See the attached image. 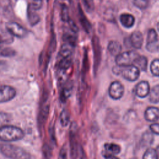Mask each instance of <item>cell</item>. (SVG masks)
<instances>
[{"label": "cell", "instance_id": "obj_1", "mask_svg": "<svg viewBox=\"0 0 159 159\" xmlns=\"http://www.w3.org/2000/svg\"><path fill=\"white\" fill-rule=\"evenodd\" d=\"M24 136L23 130L14 125H4L0 126V140L14 142L22 139Z\"/></svg>", "mask_w": 159, "mask_h": 159}, {"label": "cell", "instance_id": "obj_2", "mask_svg": "<svg viewBox=\"0 0 159 159\" xmlns=\"http://www.w3.org/2000/svg\"><path fill=\"white\" fill-rule=\"evenodd\" d=\"M0 152L11 159H30V154L24 148L11 144L0 145Z\"/></svg>", "mask_w": 159, "mask_h": 159}, {"label": "cell", "instance_id": "obj_3", "mask_svg": "<svg viewBox=\"0 0 159 159\" xmlns=\"http://www.w3.org/2000/svg\"><path fill=\"white\" fill-rule=\"evenodd\" d=\"M113 72L117 75L120 74L125 79L130 81H134L140 76L139 69L134 65L129 66H116L112 69Z\"/></svg>", "mask_w": 159, "mask_h": 159}, {"label": "cell", "instance_id": "obj_4", "mask_svg": "<svg viewBox=\"0 0 159 159\" xmlns=\"http://www.w3.org/2000/svg\"><path fill=\"white\" fill-rule=\"evenodd\" d=\"M139 55L134 50H129L120 53L116 58V63L117 66H124L134 64L135 59Z\"/></svg>", "mask_w": 159, "mask_h": 159}, {"label": "cell", "instance_id": "obj_5", "mask_svg": "<svg viewBox=\"0 0 159 159\" xmlns=\"http://www.w3.org/2000/svg\"><path fill=\"white\" fill-rule=\"evenodd\" d=\"M158 48L159 43L157 32L154 29H150L147 34L146 48L150 52H155L158 50Z\"/></svg>", "mask_w": 159, "mask_h": 159}, {"label": "cell", "instance_id": "obj_6", "mask_svg": "<svg viewBox=\"0 0 159 159\" xmlns=\"http://www.w3.org/2000/svg\"><path fill=\"white\" fill-rule=\"evenodd\" d=\"M7 30L8 32L16 37L23 38L27 34V30L22 27L21 25L15 22H7L6 25Z\"/></svg>", "mask_w": 159, "mask_h": 159}, {"label": "cell", "instance_id": "obj_7", "mask_svg": "<svg viewBox=\"0 0 159 159\" xmlns=\"http://www.w3.org/2000/svg\"><path fill=\"white\" fill-rule=\"evenodd\" d=\"M16 92L14 88L8 85H0V103L7 102L13 99Z\"/></svg>", "mask_w": 159, "mask_h": 159}, {"label": "cell", "instance_id": "obj_8", "mask_svg": "<svg viewBox=\"0 0 159 159\" xmlns=\"http://www.w3.org/2000/svg\"><path fill=\"white\" fill-rule=\"evenodd\" d=\"M124 92L123 85L118 81H113L109 88V96L114 99H120Z\"/></svg>", "mask_w": 159, "mask_h": 159}, {"label": "cell", "instance_id": "obj_9", "mask_svg": "<svg viewBox=\"0 0 159 159\" xmlns=\"http://www.w3.org/2000/svg\"><path fill=\"white\" fill-rule=\"evenodd\" d=\"M93 47L94 49V68L96 71L101 61V47L98 38L94 36L93 38Z\"/></svg>", "mask_w": 159, "mask_h": 159}, {"label": "cell", "instance_id": "obj_10", "mask_svg": "<svg viewBox=\"0 0 159 159\" xmlns=\"http://www.w3.org/2000/svg\"><path fill=\"white\" fill-rule=\"evenodd\" d=\"M145 118L149 122H155L159 119V108L150 106L147 108L144 114Z\"/></svg>", "mask_w": 159, "mask_h": 159}, {"label": "cell", "instance_id": "obj_11", "mask_svg": "<svg viewBox=\"0 0 159 159\" xmlns=\"http://www.w3.org/2000/svg\"><path fill=\"white\" fill-rule=\"evenodd\" d=\"M150 93V85L148 81H142L136 86V94L139 98H145Z\"/></svg>", "mask_w": 159, "mask_h": 159}, {"label": "cell", "instance_id": "obj_12", "mask_svg": "<svg viewBox=\"0 0 159 159\" xmlns=\"http://www.w3.org/2000/svg\"><path fill=\"white\" fill-rule=\"evenodd\" d=\"M130 40L134 48H140L143 43V35L140 31H134L130 35Z\"/></svg>", "mask_w": 159, "mask_h": 159}, {"label": "cell", "instance_id": "obj_13", "mask_svg": "<svg viewBox=\"0 0 159 159\" xmlns=\"http://www.w3.org/2000/svg\"><path fill=\"white\" fill-rule=\"evenodd\" d=\"M120 21L121 24L125 27H131L134 22L135 18L134 17L129 13H124L120 16Z\"/></svg>", "mask_w": 159, "mask_h": 159}, {"label": "cell", "instance_id": "obj_14", "mask_svg": "<svg viewBox=\"0 0 159 159\" xmlns=\"http://www.w3.org/2000/svg\"><path fill=\"white\" fill-rule=\"evenodd\" d=\"M107 49L111 55L117 56L120 53L122 46L119 42L116 40H111L108 43Z\"/></svg>", "mask_w": 159, "mask_h": 159}, {"label": "cell", "instance_id": "obj_15", "mask_svg": "<svg viewBox=\"0 0 159 159\" xmlns=\"http://www.w3.org/2000/svg\"><path fill=\"white\" fill-rule=\"evenodd\" d=\"M134 65L142 71H145L147 68V59L145 56H140L135 59Z\"/></svg>", "mask_w": 159, "mask_h": 159}, {"label": "cell", "instance_id": "obj_16", "mask_svg": "<svg viewBox=\"0 0 159 159\" xmlns=\"http://www.w3.org/2000/svg\"><path fill=\"white\" fill-rule=\"evenodd\" d=\"M149 99L152 103L159 102V84L152 87L150 92Z\"/></svg>", "mask_w": 159, "mask_h": 159}, {"label": "cell", "instance_id": "obj_17", "mask_svg": "<svg viewBox=\"0 0 159 159\" xmlns=\"http://www.w3.org/2000/svg\"><path fill=\"white\" fill-rule=\"evenodd\" d=\"M72 45L68 43H66L61 46L60 54L63 57V58L70 57L72 53Z\"/></svg>", "mask_w": 159, "mask_h": 159}, {"label": "cell", "instance_id": "obj_18", "mask_svg": "<svg viewBox=\"0 0 159 159\" xmlns=\"http://www.w3.org/2000/svg\"><path fill=\"white\" fill-rule=\"evenodd\" d=\"M105 149L107 152L112 154H118L120 152V147L119 145L114 143H107L104 145Z\"/></svg>", "mask_w": 159, "mask_h": 159}, {"label": "cell", "instance_id": "obj_19", "mask_svg": "<svg viewBox=\"0 0 159 159\" xmlns=\"http://www.w3.org/2000/svg\"><path fill=\"white\" fill-rule=\"evenodd\" d=\"M35 11L32 9L31 8H30L28 11L29 20L32 25L36 24L39 21V16L37 13H35Z\"/></svg>", "mask_w": 159, "mask_h": 159}, {"label": "cell", "instance_id": "obj_20", "mask_svg": "<svg viewBox=\"0 0 159 159\" xmlns=\"http://www.w3.org/2000/svg\"><path fill=\"white\" fill-rule=\"evenodd\" d=\"M79 11H80V20L83 28L85 29V30L87 32H89L91 27V24L89 22V21L88 20V19L86 18L83 11L81 9Z\"/></svg>", "mask_w": 159, "mask_h": 159}, {"label": "cell", "instance_id": "obj_21", "mask_svg": "<svg viewBox=\"0 0 159 159\" xmlns=\"http://www.w3.org/2000/svg\"><path fill=\"white\" fill-rule=\"evenodd\" d=\"M142 159H158L155 149L148 148L144 153Z\"/></svg>", "mask_w": 159, "mask_h": 159}, {"label": "cell", "instance_id": "obj_22", "mask_svg": "<svg viewBox=\"0 0 159 159\" xmlns=\"http://www.w3.org/2000/svg\"><path fill=\"white\" fill-rule=\"evenodd\" d=\"M150 70L152 73L157 76H159V59L153 60L150 65Z\"/></svg>", "mask_w": 159, "mask_h": 159}, {"label": "cell", "instance_id": "obj_23", "mask_svg": "<svg viewBox=\"0 0 159 159\" xmlns=\"http://www.w3.org/2000/svg\"><path fill=\"white\" fill-rule=\"evenodd\" d=\"M71 63V60L70 57L63 58L59 63V68L61 70H66L68 69Z\"/></svg>", "mask_w": 159, "mask_h": 159}, {"label": "cell", "instance_id": "obj_24", "mask_svg": "<svg viewBox=\"0 0 159 159\" xmlns=\"http://www.w3.org/2000/svg\"><path fill=\"white\" fill-rule=\"evenodd\" d=\"M70 116L68 112L66 110L62 111L60 116V122L63 126H66L69 122Z\"/></svg>", "mask_w": 159, "mask_h": 159}, {"label": "cell", "instance_id": "obj_25", "mask_svg": "<svg viewBox=\"0 0 159 159\" xmlns=\"http://www.w3.org/2000/svg\"><path fill=\"white\" fill-rule=\"evenodd\" d=\"M11 120L10 116L5 112H0V125H4V124L9 122Z\"/></svg>", "mask_w": 159, "mask_h": 159}, {"label": "cell", "instance_id": "obj_26", "mask_svg": "<svg viewBox=\"0 0 159 159\" xmlns=\"http://www.w3.org/2000/svg\"><path fill=\"white\" fill-rule=\"evenodd\" d=\"M153 141V135L149 132H147L143 134L142 136V142L147 145H149L152 143Z\"/></svg>", "mask_w": 159, "mask_h": 159}, {"label": "cell", "instance_id": "obj_27", "mask_svg": "<svg viewBox=\"0 0 159 159\" xmlns=\"http://www.w3.org/2000/svg\"><path fill=\"white\" fill-rule=\"evenodd\" d=\"M16 52L13 49L11 48H4L2 50H1L0 54L1 56L3 57H12L15 55Z\"/></svg>", "mask_w": 159, "mask_h": 159}, {"label": "cell", "instance_id": "obj_28", "mask_svg": "<svg viewBox=\"0 0 159 159\" xmlns=\"http://www.w3.org/2000/svg\"><path fill=\"white\" fill-rule=\"evenodd\" d=\"M61 19L63 21H65V22L69 20L68 8L65 4L63 5L61 8Z\"/></svg>", "mask_w": 159, "mask_h": 159}, {"label": "cell", "instance_id": "obj_29", "mask_svg": "<svg viewBox=\"0 0 159 159\" xmlns=\"http://www.w3.org/2000/svg\"><path fill=\"white\" fill-rule=\"evenodd\" d=\"M134 4H135V6H137L138 7L140 8V9H143L145 8L147 6L148 4V1H134Z\"/></svg>", "mask_w": 159, "mask_h": 159}, {"label": "cell", "instance_id": "obj_30", "mask_svg": "<svg viewBox=\"0 0 159 159\" xmlns=\"http://www.w3.org/2000/svg\"><path fill=\"white\" fill-rule=\"evenodd\" d=\"M42 2L40 1H33L30 4V8L34 11H37L42 7Z\"/></svg>", "mask_w": 159, "mask_h": 159}, {"label": "cell", "instance_id": "obj_31", "mask_svg": "<svg viewBox=\"0 0 159 159\" xmlns=\"http://www.w3.org/2000/svg\"><path fill=\"white\" fill-rule=\"evenodd\" d=\"M151 131L157 135H159V123H154L150 125Z\"/></svg>", "mask_w": 159, "mask_h": 159}, {"label": "cell", "instance_id": "obj_32", "mask_svg": "<svg viewBox=\"0 0 159 159\" xmlns=\"http://www.w3.org/2000/svg\"><path fill=\"white\" fill-rule=\"evenodd\" d=\"M104 158L105 159H119V158H117V157L114 156V155H112V154H106L104 155Z\"/></svg>", "mask_w": 159, "mask_h": 159}, {"label": "cell", "instance_id": "obj_33", "mask_svg": "<svg viewBox=\"0 0 159 159\" xmlns=\"http://www.w3.org/2000/svg\"><path fill=\"white\" fill-rule=\"evenodd\" d=\"M156 150V152H157V157H158V159H159V145L157 146V148L155 149Z\"/></svg>", "mask_w": 159, "mask_h": 159}, {"label": "cell", "instance_id": "obj_34", "mask_svg": "<svg viewBox=\"0 0 159 159\" xmlns=\"http://www.w3.org/2000/svg\"><path fill=\"white\" fill-rule=\"evenodd\" d=\"M157 29H158V31H159V22H158V24H157Z\"/></svg>", "mask_w": 159, "mask_h": 159}, {"label": "cell", "instance_id": "obj_35", "mask_svg": "<svg viewBox=\"0 0 159 159\" xmlns=\"http://www.w3.org/2000/svg\"><path fill=\"white\" fill-rule=\"evenodd\" d=\"M1 44H2V42H1V40H0V48L1 47Z\"/></svg>", "mask_w": 159, "mask_h": 159}, {"label": "cell", "instance_id": "obj_36", "mask_svg": "<svg viewBox=\"0 0 159 159\" xmlns=\"http://www.w3.org/2000/svg\"><path fill=\"white\" fill-rule=\"evenodd\" d=\"M130 159H137V158H130Z\"/></svg>", "mask_w": 159, "mask_h": 159}]
</instances>
